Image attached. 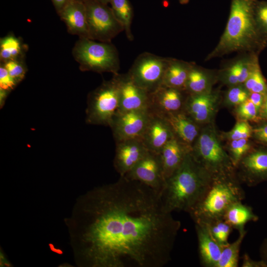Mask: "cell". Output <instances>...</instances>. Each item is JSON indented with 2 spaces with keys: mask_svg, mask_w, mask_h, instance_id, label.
<instances>
[{
  "mask_svg": "<svg viewBox=\"0 0 267 267\" xmlns=\"http://www.w3.org/2000/svg\"><path fill=\"white\" fill-rule=\"evenodd\" d=\"M162 116L169 123L175 136L191 148L202 126L194 122L183 110Z\"/></svg>",
  "mask_w": 267,
  "mask_h": 267,
  "instance_id": "19",
  "label": "cell"
},
{
  "mask_svg": "<svg viewBox=\"0 0 267 267\" xmlns=\"http://www.w3.org/2000/svg\"><path fill=\"white\" fill-rule=\"evenodd\" d=\"M250 92L267 93V83L262 74L259 64L255 67L246 81L243 84Z\"/></svg>",
  "mask_w": 267,
  "mask_h": 267,
  "instance_id": "33",
  "label": "cell"
},
{
  "mask_svg": "<svg viewBox=\"0 0 267 267\" xmlns=\"http://www.w3.org/2000/svg\"><path fill=\"white\" fill-rule=\"evenodd\" d=\"M119 91L116 79L104 81L88 96L86 123L109 126L119 108Z\"/></svg>",
  "mask_w": 267,
  "mask_h": 267,
  "instance_id": "7",
  "label": "cell"
},
{
  "mask_svg": "<svg viewBox=\"0 0 267 267\" xmlns=\"http://www.w3.org/2000/svg\"><path fill=\"white\" fill-rule=\"evenodd\" d=\"M89 39L111 43L113 39L124 31L115 17L111 7L95 0H84Z\"/></svg>",
  "mask_w": 267,
  "mask_h": 267,
  "instance_id": "9",
  "label": "cell"
},
{
  "mask_svg": "<svg viewBox=\"0 0 267 267\" xmlns=\"http://www.w3.org/2000/svg\"><path fill=\"white\" fill-rule=\"evenodd\" d=\"M124 176L145 184L160 194L165 183L159 154L150 151Z\"/></svg>",
  "mask_w": 267,
  "mask_h": 267,
  "instance_id": "13",
  "label": "cell"
},
{
  "mask_svg": "<svg viewBox=\"0 0 267 267\" xmlns=\"http://www.w3.org/2000/svg\"><path fill=\"white\" fill-rule=\"evenodd\" d=\"M58 13L63 8L72 0H51Z\"/></svg>",
  "mask_w": 267,
  "mask_h": 267,
  "instance_id": "43",
  "label": "cell"
},
{
  "mask_svg": "<svg viewBox=\"0 0 267 267\" xmlns=\"http://www.w3.org/2000/svg\"><path fill=\"white\" fill-rule=\"evenodd\" d=\"M188 94L185 90L161 85L149 93L148 108L161 116L182 111Z\"/></svg>",
  "mask_w": 267,
  "mask_h": 267,
  "instance_id": "15",
  "label": "cell"
},
{
  "mask_svg": "<svg viewBox=\"0 0 267 267\" xmlns=\"http://www.w3.org/2000/svg\"><path fill=\"white\" fill-rule=\"evenodd\" d=\"M245 197L235 174L214 177L202 197L187 213L194 223H208L222 219L230 205Z\"/></svg>",
  "mask_w": 267,
  "mask_h": 267,
  "instance_id": "4",
  "label": "cell"
},
{
  "mask_svg": "<svg viewBox=\"0 0 267 267\" xmlns=\"http://www.w3.org/2000/svg\"><path fill=\"white\" fill-rule=\"evenodd\" d=\"M191 150L176 136L166 144L159 154L165 180L180 167Z\"/></svg>",
  "mask_w": 267,
  "mask_h": 267,
  "instance_id": "21",
  "label": "cell"
},
{
  "mask_svg": "<svg viewBox=\"0 0 267 267\" xmlns=\"http://www.w3.org/2000/svg\"><path fill=\"white\" fill-rule=\"evenodd\" d=\"M252 126V140L256 143L267 146V121H261Z\"/></svg>",
  "mask_w": 267,
  "mask_h": 267,
  "instance_id": "35",
  "label": "cell"
},
{
  "mask_svg": "<svg viewBox=\"0 0 267 267\" xmlns=\"http://www.w3.org/2000/svg\"><path fill=\"white\" fill-rule=\"evenodd\" d=\"M191 153L213 178L235 174V167L225 149L215 122L201 127Z\"/></svg>",
  "mask_w": 267,
  "mask_h": 267,
  "instance_id": "5",
  "label": "cell"
},
{
  "mask_svg": "<svg viewBox=\"0 0 267 267\" xmlns=\"http://www.w3.org/2000/svg\"><path fill=\"white\" fill-rule=\"evenodd\" d=\"M250 92L243 84L229 87L225 92L222 103L224 106L233 108L249 98Z\"/></svg>",
  "mask_w": 267,
  "mask_h": 267,
  "instance_id": "31",
  "label": "cell"
},
{
  "mask_svg": "<svg viewBox=\"0 0 267 267\" xmlns=\"http://www.w3.org/2000/svg\"><path fill=\"white\" fill-rule=\"evenodd\" d=\"M193 65L170 58L162 85L185 90L187 78Z\"/></svg>",
  "mask_w": 267,
  "mask_h": 267,
  "instance_id": "23",
  "label": "cell"
},
{
  "mask_svg": "<svg viewBox=\"0 0 267 267\" xmlns=\"http://www.w3.org/2000/svg\"><path fill=\"white\" fill-rule=\"evenodd\" d=\"M114 167L120 176L127 174L148 151L141 138L116 142Z\"/></svg>",
  "mask_w": 267,
  "mask_h": 267,
  "instance_id": "17",
  "label": "cell"
},
{
  "mask_svg": "<svg viewBox=\"0 0 267 267\" xmlns=\"http://www.w3.org/2000/svg\"><path fill=\"white\" fill-rule=\"evenodd\" d=\"M57 14L70 34L79 38L89 39L86 7L83 1L72 0Z\"/></svg>",
  "mask_w": 267,
  "mask_h": 267,
  "instance_id": "18",
  "label": "cell"
},
{
  "mask_svg": "<svg viewBox=\"0 0 267 267\" xmlns=\"http://www.w3.org/2000/svg\"><path fill=\"white\" fill-rule=\"evenodd\" d=\"M249 99L254 104L258 112L264 99V95L257 92H250Z\"/></svg>",
  "mask_w": 267,
  "mask_h": 267,
  "instance_id": "40",
  "label": "cell"
},
{
  "mask_svg": "<svg viewBox=\"0 0 267 267\" xmlns=\"http://www.w3.org/2000/svg\"><path fill=\"white\" fill-rule=\"evenodd\" d=\"M232 113L236 121H245L254 124L260 122L259 112L249 98L232 108Z\"/></svg>",
  "mask_w": 267,
  "mask_h": 267,
  "instance_id": "32",
  "label": "cell"
},
{
  "mask_svg": "<svg viewBox=\"0 0 267 267\" xmlns=\"http://www.w3.org/2000/svg\"><path fill=\"white\" fill-rule=\"evenodd\" d=\"M247 231L239 233L238 238L233 242L223 247L217 267H237L239 252Z\"/></svg>",
  "mask_w": 267,
  "mask_h": 267,
  "instance_id": "26",
  "label": "cell"
},
{
  "mask_svg": "<svg viewBox=\"0 0 267 267\" xmlns=\"http://www.w3.org/2000/svg\"><path fill=\"white\" fill-rule=\"evenodd\" d=\"M214 80L204 70L193 65L191 68L185 86L188 94H200L212 90Z\"/></svg>",
  "mask_w": 267,
  "mask_h": 267,
  "instance_id": "24",
  "label": "cell"
},
{
  "mask_svg": "<svg viewBox=\"0 0 267 267\" xmlns=\"http://www.w3.org/2000/svg\"><path fill=\"white\" fill-rule=\"evenodd\" d=\"M178 1L181 4H185L189 2V0H178Z\"/></svg>",
  "mask_w": 267,
  "mask_h": 267,
  "instance_id": "46",
  "label": "cell"
},
{
  "mask_svg": "<svg viewBox=\"0 0 267 267\" xmlns=\"http://www.w3.org/2000/svg\"><path fill=\"white\" fill-rule=\"evenodd\" d=\"M215 241L222 247L229 244L228 240L232 228L223 219L205 223Z\"/></svg>",
  "mask_w": 267,
  "mask_h": 267,
  "instance_id": "29",
  "label": "cell"
},
{
  "mask_svg": "<svg viewBox=\"0 0 267 267\" xmlns=\"http://www.w3.org/2000/svg\"><path fill=\"white\" fill-rule=\"evenodd\" d=\"M259 117L261 121H267V93L264 95L263 105L259 111Z\"/></svg>",
  "mask_w": 267,
  "mask_h": 267,
  "instance_id": "41",
  "label": "cell"
},
{
  "mask_svg": "<svg viewBox=\"0 0 267 267\" xmlns=\"http://www.w3.org/2000/svg\"><path fill=\"white\" fill-rule=\"evenodd\" d=\"M9 91L4 89H0V109L4 105L6 99L9 93Z\"/></svg>",
  "mask_w": 267,
  "mask_h": 267,
  "instance_id": "44",
  "label": "cell"
},
{
  "mask_svg": "<svg viewBox=\"0 0 267 267\" xmlns=\"http://www.w3.org/2000/svg\"><path fill=\"white\" fill-rule=\"evenodd\" d=\"M17 84L18 83L9 75L3 65L1 64L0 66V89L10 92Z\"/></svg>",
  "mask_w": 267,
  "mask_h": 267,
  "instance_id": "38",
  "label": "cell"
},
{
  "mask_svg": "<svg viewBox=\"0 0 267 267\" xmlns=\"http://www.w3.org/2000/svg\"><path fill=\"white\" fill-rule=\"evenodd\" d=\"M65 222L80 267H162L181 227L159 193L125 176L80 196Z\"/></svg>",
  "mask_w": 267,
  "mask_h": 267,
  "instance_id": "1",
  "label": "cell"
},
{
  "mask_svg": "<svg viewBox=\"0 0 267 267\" xmlns=\"http://www.w3.org/2000/svg\"><path fill=\"white\" fill-rule=\"evenodd\" d=\"M101 3L104 4H108L109 3H110L111 0H95Z\"/></svg>",
  "mask_w": 267,
  "mask_h": 267,
  "instance_id": "45",
  "label": "cell"
},
{
  "mask_svg": "<svg viewBox=\"0 0 267 267\" xmlns=\"http://www.w3.org/2000/svg\"><path fill=\"white\" fill-rule=\"evenodd\" d=\"M151 112L144 108L117 112L110 123L115 142L141 138L148 124Z\"/></svg>",
  "mask_w": 267,
  "mask_h": 267,
  "instance_id": "11",
  "label": "cell"
},
{
  "mask_svg": "<svg viewBox=\"0 0 267 267\" xmlns=\"http://www.w3.org/2000/svg\"><path fill=\"white\" fill-rule=\"evenodd\" d=\"M113 12L124 27L129 40H134L131 32V24L134 17V10L129 0H111L110 3Z\"/></svg>",
  "mask_w": 267,
  "mask_h": 267,
  "instance_id": "25",
  "label": "cell"
},
{
  "mask_svg": "<svg viewBox=\"0 0 267 267\" xmlns=\"http://www.w3.org/2000/svg\"><path fill=\"white\" fill-rule=\"evenodd\" d=\"M119 91L118 112L148 108L149 93L137 86L128 73L113 74Z\"/></svg>",
  "mask_w": 267,
  "mask_h": 267,
  "instance_id": "14",
  "label": "cell"
},
{
  "mask_svg": "<svg viewBox=\"0 0 267 267\" xmlns=\"http://www.w3.org/2000/svg\"><path fill=\"white\" fill-rule=\"evenodd\" d=\"M255 142L251 138H243L226 141L224 144L234 167L242 158L254 146Z\"/></svg>",
  "mask_w": 267,
  "mask_h": 267,
  "instance_id": "28",
  "label": "cell"
},
{
  "mask_svg": "<svg viewBox=\"0 0 267 267\" xmlns=\"http://www.w3.org/2000/svg\"><path fill=\"white\" fill-rule=\"evenodd\" d=\"M242 267H267L266 264L262 260L256 261L252 259L247 254L242 257Z\"/></svg>",
  "mask_w": 267,
  "mask_h": 267,
  "instance_id": "39",
  "label": "cell"
},
{
  "mask_svg": "<svg viewBox=\"0 0 267 267\" xmlns=\"http://www.w3.org/2000/svg\"><path fill=\"white\" fill-rule=\"evenodd\" d=\"M235 172L241 184L248 186L267 181V146L255 143L236 165Z\"/></svg>",
  "mask_w": 267,
  "mask_h": 267,
  "instance_id": "10",
  "label": "cell"
},
{
  "mask_svg": "<svg viewBox=\"0 0 267 267\" xmlns=\"http://www.w3.org/2000/svg\"><path fill=\"white\" fill-rule=\"evenodd\" d=\"M174 136L165 118L151 112L148 124L141 138L147 150L159 154L166 144Z\"/></svg>",
  "mask_w": 267,
  "mask_h": 267,
  "instance_id": "16",
  "label": "cell"
},
{
  "mask_svg": "<svg viewBox=\"0 0 267 267\" xmlns=\"http://www.w3.org/2000/svg\"><path fill=\"white\" fill-rule=\"evenodd\" d=\"M201 265L205 267H217L222 247L211 235L205 223H195Z\"/></svg>",
  "mask_w": 267,
  "mask_h": 267,
  "instance_id": "20",
  "label": "cell"
},
{
  "mask_svg": "<svg viewBox=\"0 0 267 267\" xmlns=\"http://www.w3.org/2000/svg\"><path fill=\"white\" fill-rule=\"evenodd\" d=\"M170 59L144 52L138 55L127 73L137 86L150 93L162 85Z\"/></svg>",
  "mask_w": 267,
  "mask_h": 267,
  "instance_id": "8",
  "label": "cell"
},
{
  "mask_svg": "<svg viewBox=\"0 0 267 267\" xmlns=\"http://www.w3.org/2000/svg\"><path fill=\"white\" fill-rule=\"evenodd\" d=\"M261 260H262L267 266V237L263 241L260 249Z\"/></svg>",
  "mask_w": 267,
  "mask_h": 267,
  "instance_id": "42",
  "label": "cell"
},
{
  "mask_svg": "<svg viewBox=\"0 0 267 267\" xmlns=\"http://www.w3.org/2000/svg\"><path fill=\"white\" fill-rule=\"evenodd\" d=\"M257 0H231L224 32L209 59L237 51L261 50L265 47L267 37L260 28L255 15Z\"/></svg>",
  "mask_w": 267,
  "mask_h": 267,
  "instance_id": "2",
  "label": "cell"
},
{
  "mask_svg": "<svg viewBox=\"0 0 267 267\" xmlns=\"http://www.w3.org/2000/svg\"><path fill=\"white\" fill-rule=\"evenodd\" d=\"M78 0L84 1V0Z\"/></svg>",
  "mask_w": 267,
  "mask_h": 267,
  "instance_id": "47",
  "label": "cell"
},
{
  "mask_svg": "<svg viewBox=\"0 0 267 267\" xmlns=\"http://www.w3.org/2000/svg\"><path fill=\"white\" fill-rule=\"evenodd\" d=\"M239 68L237 62L223 73L222 77V82L229 87L239 85Z\"/></svg>",
  "mask_w": 267,
  "mask_h": 267,
  "instance_id": "37",
  "label": "cell"
},
{
  "mask_svg": "<svg viewBox=\"0 0 267 267\" xmlns=\"http://www.w3.org/2000/svg\"><path fill=\"white\" fill-rule=\"evenodd\" d=\"M213 178L190 151L180 167L165 180L160 194L165 210L187 213L202 197Z\"/></svg>",
  "mask_w": 267,
  "mask_h": 267,
  "instance_id": "3",
  "label": "cell"
},
{
  "mask_svg": "<svg viewBox=\"0 0 267 267\" xmlns=\"http://www.w3.org/2000/svg\"><path fill=\"white\" fill-rule=\"evenodd\" d=\"M222 219L233 229L241 233L246 231L245 226L247 223L258 221L259 217L251 207L239 201L232 204L227 208Z\"/></svg>",
  "mask_w": 267,
  "mask_h": 267,
  "instance_id": "22",
  "label": "cell"
},
{
  "mask_svg": "<svg viewBox=\"0 0 267 267\" xmlns=\"http://www.w3.org/2000/svg\"><path fill=\"white\" fill-rule=\"evenodd\" d=\"M222 140L224 142L243 138H251L253 126L245 121H236L233 128L228 132H219Z\"/></svg>",
  "mask_w": 267,
  "mask_h": 267,
  "instance_id": "30",
  "label": "cell"
},
{
  "mask_svg": "<svg viewBox=\"0 0 267 267\" xmlns=\"http://www.w3.org/2000/svg\"><path fill=\"white\" fill-rule=\"evenodd\" d=\"M255 15L260 28L267 37V1L257 0Z\"/></svg>",
  "mask_w": 267,
  "mask_h": 267,
  "instance_id": "36",
  "label": "cell"
},
{
  "mask_svg": "<svg viewBox=\"0 0 267 267\" xmlns=\"http://www.w3.org/2000/svg\"><path fill=\"white\" fill-rule=\"evenodd\" d=\"M72 54L82 71L116 74L120 69L118 52L111 43L79 38L73 48Z\"/></svg>",
  "mask_w": 267,
  "mask_h": 267,
  "instance_id": "6",
  "label": "cell"
},
{
  "mask_svg": "<svg viewBox=\"0 0 267 267\" xmlns=\"http://www.w3.org/2000/svg\"><path fill=\"white\" fill-rule=\"evenodd\" d=\"M2 64L18 84L23 80L27 70L21 59L11 60Z\"/></svg>",
  "mask_w": 267,
  "mask_h": 267,
  "instance_id": "34",
  "label": "cell"
},
{
  "mask_svg": "<svg viewBox=\"0 0 267 267\" xmlns=\"http://www.w3.org/2000/svg\"><path fill=\"white\" fill-rule=\"evenodd\" d=\"M222 98L213 89L200 94H188L183 111L201 126L215 122Z\"/></svg>",
  "mask_w": 267,
  "mask_h": 267,
  "instance_id": "12",
  "label": "cell"
},
{
  "mask_svg": "<svg viewBox=\"0 0 267 267\" xmlns=\"http://www.w3.org/2000/svg\"><path fill=\"white\" fill-rule=\"evenodd\" d=\"M0 58L2 63L11 60L20 59L23 45L21 41L12 35L0 39Z\"/></svg>",
  "mask_w": 267,
  "mask_h": 267,
  "instance_id": "27",
  "label": "cell"
}]
</instances>
